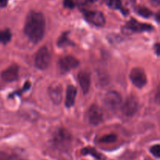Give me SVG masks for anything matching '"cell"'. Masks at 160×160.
<instances>
[{
    "mask_svg": "<svg viewBox=\"0 0 160 160\" xmlns=\"http://www.w3.org/2000/svg\"><path fill=\"white\" fill-rule=\"evenodd\" d=\"M45 27L46 23L43 14L32 11L27 17L23 31L31 42L38 43L43 38Z\"/></svg>",
    "mask_w": 160,
    "mask_h": 160,
    "instance_id": "1",
    "label": "cell"
},
{
    "mask_svg": "<svg viewBox=\"0 0 160 160\" xmlns=\"http://www.w3.org/2000/svg\"><path fill=\"white\" fill-rule=\"evenodd\" d=\"M154 29L152 25L148 23H142L134 19H131L127 23V24L122 28L124 34H130L132 33L144 32V31H151Z\"/></svg>",
    "mask_w": 160,
    "mask_h": 160,
    "instance_id": "2",
    "label": "cell"
},
{
    "mask_svg": "<svg viewBox=\"0 0 160 160\" xmlns=\"http://www.w3.org/2000/svg\"><path fill=\"white\" fill-rule=\"evenodd\" d=\"M51 62V55L45 46L38 50L34 56V64L39 70H45Z\"/></svg>",
    "mask_w": 160,
    "mask_h": 160,
    "instance_id": "3",
    "label": "cell"
},
{
    "mask_svg": "<svg viewBox=\"0 0 160 160\" xmlns=\"http://www.w3.org/2000/svg\"><path fill=\"white\" fill-rule=\"evenodd\" d=\"M72 137L71 134L65 129H59L53 136V142L55 145L59 148H67L70 145Z\"/></svg>",
    "mask_w": 160,
    "mask_h": 160,
    "instance_id": "4",
    "label": "cell"
},
{
    "mask_svg": "<svg viewBox=\"0 0 160 160\" xmlns=\"http://www.w3.org/2000/svg\"><path fill=\"white\" fill-rule=\"evenodd\" d=\"M104 104L110 110H117L122 104V97L115 91L109 92L104 98Z\"/></svg>",
    "mask_w": 160,
    "mask_h": 160,
    "instance_id": "5",
    "label": "cell"
},
{
    "mask_svg": "<svg viewBox=\"0 0 160 160\" xmlns=\"http://www.w3.org/2000/svg\"><path fill=\"white\" fill-rule=\"evenodd\" d=\"M130 79L135 87L142 88L147 84V77L142 68L136 67L131 71Z\"/></svg>",
    "mask_w": 160,
    "mask_h": 160,
    "instance_id": "6",
    "label": "cell"
},
{
    "mask_svg": "<svg viewBox=\"0 0 160 160\" xmlns=\"http://www.w3.org/2000/svg\"><path fill=\"white\" fill-rule=\"evenodd\" d=\"M79 65V61L78 59L71 56H67L61 58L58 62V67L61 73H65L70 70L75 69Z\"/></svg>",
    "mask_w": 160,
    "mask_h": 160,
    "instance_id": "7",
    "label": "cell"
},
{
    "mask_svg": "<svg viewBox=\"0 0 160 160\" xmlns=\"http://www.w3.org/2000/svg\"><path fill=\"white\" fill-rule=\"evenodd\" d=\"M138 108V101L134 95L128 97L126 101L122 105V112L126 117H133Z\"/></svg>",
    "mask_w": 160,
    "mask_h": 160,
    "instance_id": "8",
    "label": "cell"
},
{
    "mask_svg": "<svg viewBox=\"0 0 160 160\" xmlns=\"http://www.w3.org/2000/svg\"><path fill=\"white\" fill-rule=\"evenodd\" d=\"M84 18L88 23L97 27H102L106 23V19L102 12L99 11H88L84 12Z\"/></svg>",
    "mask_w": 160,
    "mask_h": 160,
    "instance_id": "9",
    "label": "cell"
},
{
    "mask_svg": "<svg viewBox=\"0 0 160 160\" xmlns=\"http://www.w3.org/2000/svg\"><path fill=\"white\" fill-rule=\"evenodd\" d=\"M89 123L93 126H98L103 120L102 109L97 105H92L88 110Z\"/></svg>",
    "mask_w": 160,
    "mask_h": 160,
    "instance_id": "10",
    "label": "cell"
},
{
    "mask_svg": "<svg viewBox=\"0 0 160 160\" xmlns=\"http://www.w3.org/2000/svg\"><path fill=\"white\" fill-rule=\"evenodd\" d=\"M48 95L56 105L60 104L62 98V87L59 83L53 82L48 87Z\"/></svg>",
    "mask_w": 160,
    "mask_h": 160,
    "instance_id": "11",
    "label": "cell"
},
{
    "mask_svg": "<svg viewBox=\"0 0 160 160\" xmlns=\"http://www.w3.org/2000/svg\"><path fill=\"white\" fill-rule=\"evenodd\" d=\"M18 77L19 67L15 64L9 67L1 73L2 79L6 82H13L18 79Z\"/></svg>",
    "mask_w": 160,
    "mask_h": 160,
    "instance_id": "12",
    "label": "cell"
},
{
    "mask_svg": "<svg viewBox=\"0 0 160 160\" xmlns=\"http://www.w3.org/2000/svg\"><path fill=\"white\" fill-rule=\"evenodd\" d=\"M78 81L79 83L83 93L87 94L90 89L91 76L90 73L86 70L81 71L78 75Z\"/></svg>",
    "mask_w": 160,
    "mask_h": 160,
    "instance_id": "13",
    "label": "cell"
},
{
    "mask_svg": "<svg viewBox=\"0 0 160 160\" xmlns=\"http://www.w3.org/2000/svg\"><path fill=\"white\" fill-rule=\"evenodd\" d=\"M76 95H77L76 88L73 85H69L67 89V95H66V100H65L66 107L70 108L74 105Z\"/></svg>",
    "mask_w": 160,
    "mask_h": 160,
    "instance_id": "14",
    "label": "cell"
},
{
    "mask_svg": "<svg viewBox=\"0 0 160 160\" xmlns=\"http://www.w3.org/2000/svg\"><path fill=\"white\" fill-rule=\"evenodd\" d=\"M81 153H82L83 155H84V156H86V155H91V156H92L93 157H95V159L98 160L106 159V157H105L102 154H101V153H99L98 152H97L94 148H90V147L84 148L81 150Z\"/></svg>",
    "mask_w": 160,
    "mask_h": 160,
    "instance_id": "15",
    "label": "cell"
},
{
    "mask_svg": "<svg viewBox=\"0 0 160 160\" xmlns=\"http://www.w3.org/2000/svg\"><path fill=\"white\" fill-rule=\"evenodd\" d=\"M68 34L69 32H64L63 34H61V36L59 37L57 42L58 46L61 47V48H63V47L71 46V45H74L73 42L71 40H70V38L68 37Z\"/></svg>",
    "mask_w": 160,
    "mask_h": 160,
    "instance_id": "16",
    "label": "cell"
},
{
    "mask_svg": "<svg viewBox=\"0 0 160 160\" xmlns=\"http://www.w3.org/2000/svg\"><path fill=\"white\" fill-rule=\"evenodd\" d=\"M11 38H12V33L9 29L0 31V44L6 45L10 42Z\"/></svg>",
    "mask_w": 160,
    "mask_h": 160,
    "instance_id": "17",
    "label": "cell"
},
{
    "mask_svg": "<svg viewBox=\"0 0 160 160\" xmlns=\"http://www.w3.org/2000/svg\"><path fill=\"white\" fill-rule=\"evenodd\" d=\"M106 3L108 6L112 9H121L122 12L124 10V9L122 8L121 0H107Z\"/></svg>",
    "mask_w": 160,
    "mask_h": 160,
    "instance_id": "18",
    "label": "cell"
},
{
    "mask_svg": "<svg viewBox=\"0 0 160 160\" xmlns=\"http://www.w3.org/2000/svg\"><path fill=\"white\" fill-rule=\"evenodd\" d=\"M137 12L142 17H145V18H148L152 15V12L150 9L148 8L145 7V6H139L137 9Z\"/></svg>",
    "mask_w": 160,
    "mask_h": 160,
    "instance_id": "19",
    "label": "cell"
},
{
    "mask_svg": "<svg viewBox=\"0 0 160 160\" xmlns=\"http://www.w3.org/2000/svg\"><path fill=\"white\" fill-rule=\"evenodd\" d=\"M116 140H117V136L115 134H108V135L103 136L100 139L99 142L102 143H112V142H115Z\"/></svg>",
    "mask_w": 160,
    "mask_h": 160,
    "instance_id": "20",
    "label": "cell"
},
{
    "mask_svg": "<svg viewBox=\"0 0 160 160\" xmlns=\"http://www.w3.org/2000/svg\"><path fill=\"white\" fill-rule=\"evenodd\" d=\"M30 88H31V83L29 82V81H28V82L25 83L24 86L23 87V88L21 89V90L18 91V92H13V93H12L11 95H9V97H11V98H12V97L14 96V95H20V94L23 93V92H26V91L29 90Z\"/></svg>",
    "mask_w": 160,
    "mask_h": 160,
    "instance_id": "21",
    "label": "cell"
},
{
    "mask_svg": "<svg viewBox=\"0 0 160 160\" xmlns=\"http://www.w3.org/2000/svg\"><path fill=\"white\" fill-rule=\"evenodd\" d=\"M150 152H151L152 154L156 158L160 157V145H156L150 148Z\"/></svg>",
    "mask_w": 160,
    "mask_h": 160,
    "instance_id": "22",
    "label": "cell"
},
{
    "mask_svg": "<svg viewBox=\"0 0 160 160\" xmlns=\"http://www.w3.org/2000/svg\"><path fill=\"white\" fill-rule=\"evenodd\" d=\"M64 6L68 9H73L76 5V1L75 0H64L63 2Z\"/></svg>",
    "mask_w": 160,
    "mask_h": 160,
    "instance_id": "23",
    "label": "cell"
},
{
    "mask_svg": "<svg viewBox=\"0 0 160 160\" xmlns=\"http://www.w3.org/2000/svg\"><path fill=\"white\" fill-rule=\"evenodd\" d=\"M0 160H12V159L6 153L0 152Z\"/></svg>",
    "mask_w": 160,
    "mask_h": 160,
    "instance_id": "24",
    "label": "cell"
},
{
    "mask_svg": "<svg viewBox=\"0 0 160 160\" xmlns=\"http://www.w3.org/2000/svg\"><path fill=\"white\" fill-rule=\"evenodd\" d=\"M8 0H0V8H4L7 6Z\"/></svg>",
    "mask_w": 160,
    "mask_h": 160,
    "instance_id": "25",
    "label": "cell"
},
{
    "mask_svg": "<svg viewBox=\"0 0 160 160\" xmlns=\"http://www.w3.org/2000/svg\"><path fill=\"white\" fill-rule=\"evenodd\" d=\"M149 1H150V2H151L152 4L155 6H159V3H160V0H149Z\"/></svg>",
    "mask_w": 160,
    "mask_h": 160,
    "instance_id": "26",
    "label": "cell"
},
{
    "mask_svg": "<svg viewBox=\"0 0 160 160\" xmlns=\"http://www.w3.org/2000/svg\"><path fill=\"white\" fill-rule=\"evenodd\" d=\"M156 54L159 56V44H156Z\"/></svg>",
    "mask_w": 160,
    "mask_h": 160,
    "instance_id": "27",
    "label": "cell"
},
{
    "mask_svg": "<svg viewBox=\"0 0 160 160\" xmlns=\"http://www.w3.org/2000/svg\"><path fill=\"white\" fill-rule=\"evenodd\" d=\"M156 20H157L158 22H159V12H158V13L156 14Z\"/></svg>",
    "mask_w": 160,
    "mask_h": 160,
    "instance_id": "28",
    "label": "cell"
}]
</instances>
